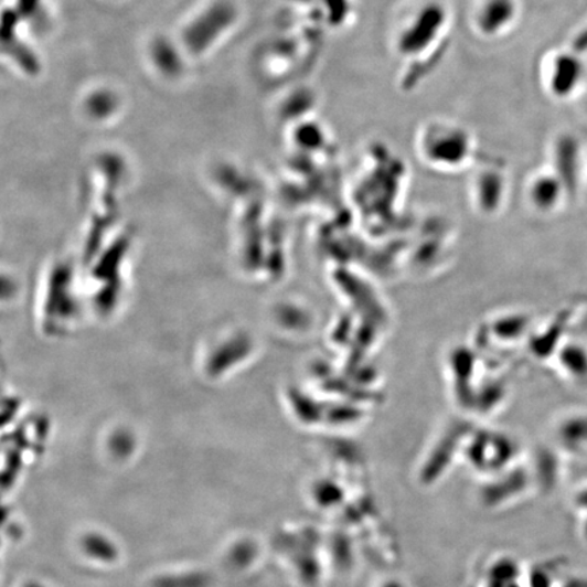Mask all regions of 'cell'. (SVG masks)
Here are the masks:
<instances>
[{
	"mask_svg": "<svg viewBox=\"0 0 587 587\" xmlns=\"http://www.w3.org/2000/svg\"><path fill=\"white\" fill-rule=\"evenodd\" d=\"M451 13L444 0H419L398 17L392 33L395 55L408 66L436 62L448 44Z\"/></svg>",
	"mask_w": 587,
	"mask_h": 587,
	"instance_id": "cell-1",
	"label": "cell"
},
{
	"mask_svg": "<svg viewBox=\"0 0 587 587\" xmlns=\"http://www.w3.org/2000/svg\"><path fill=\"white\" fill-rule=\"evenodd\" d=\"M416 147L423 161L438 169L466 166L474 151V138L468 128L449 119H433L416 135Z\"/></svg>",
	"mask_w": 587,
	"mask_h": 587,
	"instance_id": "cell-2",
	"label": "cell"
},
{
	"mask_svg": "<svg viewBox=\"0 0 587 587\" xmlns=\"http://www.w3.org/2000/svg\"><path fill=\"white\" fill-rule=\"evenodd\" d=\"M540 78H542L545 92L552 98L567 102L583 86L585 78L583 58L574 51H551L543 57Z\"/></svg>",
	"mask_w": 587,
	"mask_h": 587,
	"instance_id": "cell-3",
	"label": "cell"
},
{
	"mask_svg": "<svg viewBox=\"0 0 587 587\" xmlns=\"http://www.w3.org/2000/svg\"><path fill=\"white\" fill-rule=\"evenodd\" d=\"M520 10L519 0H474L472 29L481 39H502L513 31Z\"/></svg>",
	"mask_w": 587,
	"mask_h": 587,
	"instance_id": "cell-4",
	"label": "cell"
},
{
	"mask_svg": "<svg viewBox=\"0 0 587 587\" xmlns=\"http://www.w3.org/2000/svg\"><path fill=\"white\" fill-rule=\"evenodd\" d=\"M534 204L545 213H554L565 202L569 192L561 175L552 170H542L533 175L530 184Z\"/></svg>",
	"mask_w": 587,
	"mask_h": 587,
	"instance_id": "cell-5",
	"label": "cell"
},
{
	"mask_svg": "<svg viewBox=\"0 0 587 587\" xmlns=\"http://www.w3.org/2000/svg\"><path fill=\"white\" fill-rule=\"evenodd\" d=\"M562 373L574 384L587 385V344L567 342L559 351Z\"/></svg>",
	"mask_w": 587,
	"mask_h": 587,
	"instance_id": "cell-6",
	"label": "cell"
},
{
	"mask_svg": "<svg viewBox=\"0 0 587 587\" xmlns=\"http://www.w3.org/2000/svg\"><path fill=\"white\" fill-rule=\"evenodd\" d=\"M562 437L575 448L587 449V413L568 418L562 427Z\"/></svg>",
	"mask_w": 587,
	"mask_h": 587,
	"instance_id": "cell-7",
	"label": "cell"
},
{
	"mask_svg": "<svg viewBox=\"0 0 587 587\" xmlns=\"http://www.w3.org/2000/svg\"><path fill=\"white\" fill-rule=\"evenodd\" d=\"M328 23L333 28L348 25L352 14V0H322Z\"/></svg>",
	"mask_w": 587,
	"mask_h": 587,
	"instance_id": "cell-8",
	"label": "cell"
},
{
	"mask_svg": "<svg viewBox=\"0 0 587 587\" xmlns=\"http://www.w3.org/2000/svg\"><path fill=\"white\" fill-rule=\"evenodd\" d=\"M586 114H587V102H586Z\"/></svg>",
	"mask_w": 587,
	"mask_h": 587,
	"instance_id": "cell-9",
	"label": "cell"
}]
</instances>
